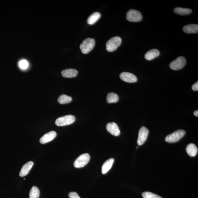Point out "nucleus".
Here are the masks:
<instances>
[{"label":"nucleus","mask_w":198,"mask_h":198,"mask_svg":"<svg viewBox=\"0 0 198 198\" xmlns=\"http://www.w3.org/2000/svg\"><path fill=\"white\" fill-rule=\"evenodd\" d=\"M94 39L88 38L85 39L80 46V49L83 54H87L92 50L95 45Z\"/></svg>","instance_id":"1"},{"label":"nucleus","mask_w":198,"mask_h":198,"mask_svg":"<svg viewBox=\"0 0 198 198\" xmlns=\"http://www.w3.org/2000/svg\"><path fill=\"white\" fill-rule=\"evenodd\" d=\"M122 42V39L120 37L116 36L112 37L106 43L107 50L110 52L115 51L120 46Z\"/></svg>","instance_id":"2"},{"label":"nucleus","mask_w":198,"mask_h":198,"mask_svg":"<svg viewBox=\"0 0 198 198\" xmlns=\"http://www.w3.org/2000/svg\"><path fill=\"white\" fill-rule=\"evenodd\" d=\"M76 120L75 116L68 115L61 117L56 119L55 123L57 126H64L72 124Z\"/></svg>","instance_id":"3"},{"label":"nucleus","mask_w":198,"mask_h":198,"mask_svg":"<svg viewBox=\"0 0 198 198\" xmlns=\"http://www.w3.org/2000/svg\"><path fill=\"white\" fill-rule=\"evenodd\" d=\"M184 130H177L165 137V141L168 143L177 142L183 138L185 134Z\"/></svg>","instance_id":"4"},{"label":"nucleus","mask_w":198,"mask_h":198,"mask_svg":"<svg viewBox=\"0 0 198 198\" xmlns=\"http://www.w3.org/2000/svg\"><path fill=\"white\" fill-rule=\"evenodd\" d=\"M143 16L141 12L134 9L130 10L126 15V19L132 22H138L142 20Z\"/></svg>","instance_id":"5"},{"label":"nucleus","mask_w":198,"mask_h":198,"mask_svg":"<svg viewBox=\"0 0 198 198\" xmlns=\"http://www.w3.org/2000/svg\"><path fill=\"white\" fill-rule=\"evenodd\" d=\"M90 157L88 153H85L80 155L75 160L74 163V167L76 168H81L85 167L90 161Z\"/></svg>","instance_id":"6"},{"label":"nucleus","mask_w":198,"mask_h":198,"mask_svg":"<svg viewBox=\"0 0 198 198\" xmlns=\"http://www.w3.org/2000/svg\"><path fill=\"white\" fill-rule=\"evenodd\" d=\"M186 63V58L184 57L180 56L170 63L169 67L173 70H179L183 68Z\"/></svg>","instance_id":"7"},{"label":"nucleus","mask_w":198,"mask_h":198,"mask_svg":"<svg viewBox=\"0 0 198 198\" xmlns=\"http://www.w3.org/2000/svg\"><path fill=\"white\" fill-rule=\"evenodd\" d=\"M149 134V131L147 128L142 127L141 128L139 132L137 144L139 146L142 145L147 141L148 135Z\"/></svg>","instance_id":"8"},{"label":"nucleus","mask_w":198,"mask_h":198,"mask_svg":"<svg viewBox=\"0 0 198 198\" xmlns=\"http://www.w3.org/2000/svg\"><path fill=\"white\" fill-rule=\"evenodd\" d=\"M120 77L123 81L129 83L136 82L138 80L136 76L130 72H122L120 74Z\"/></svg>","instance_id":"9"},{"label":"nucleus","mask_w":198,"mask_h":198,"mask_svg":"<svg viewBox=\"0 0 198 198\" xmlns=\"http://www.w3.org/2000/svg\"><path fill=\"white\" fill-rule=\"evenodd\" d=\"M107 130L112 135L118 136L120 135V131L117 124L114 122H110L107 124Z\"/></svg>","instance_id":"10"},{"label":"nucleus","mask_w":198,"mask_h":198,"mask_svg":"<svg viewBox=\"0 0 198 198\" xmlns=\"http://www.w3.org/2000/svg\"><path fill=\"white\" fill-rule=\"evenodd\" d=\"M56 136L57 133L56 132L53 131H50L46 133L40 138V142L42 144L47 143L54 140Z\"/></svg>","instance_id":"11"},{"label":"nucleus","mask_w":198,"mask_h":198,"mask_svg":"<svg viewBox=\"0 0 198 198\" xmlns=\"http://www.w3.org/2000/svg\"><path fill=\"white\" fill-rule=\"evenodd\" d=\"M33 165V162L30 161L25 164L23 166L19 172V176L21 177H24L29 173V172Z\"/></svg>","instance_id":"12"},{"label":"nucleus","mask_w":198,"mask_h":198,"mask_svg":"<svg viewBox=\"0 0 198 198\" xmlns=\"http://www.w3.org/2000/svg\"><path fill=\"white\" fill-rule=\"evenodd\" d=\"M114 161L115 160L113 158H110L103 164L102 167V173L103 174H106L110 170L113 165Z\"/></svg>","instance_id":"13"},{"label":"nucleus","mask_w":198,"mask_h":198,"mask_svg":"<svg viewBox=\"0 0 198 198\" xmlns=\"http://www.w3.org/2000/svg\"><path fill=\"white\" fill-rule=\"evenodd\" d=\"M78 71L74 69H68L63 70L61 72L62 76L65 78H73L77 75Z\"/></svg>","instance_id":"14"},{"label":"nucleus","mask_w":198,"mask_h":198,"mask_svg":"<svg viewBox=\"0 0 198 198\" xmlns=\"http://www.w3.org/2000/svg\"><path fill=\"white\" fill-rule=\"evenodd\" d=\"M160 54V51L158 50L153 49L150 50L146 53L144 58L147 60L151 61L159 56Z\"/></svg>","instance_id":"15"},{"label":"nucleus","mask_w":198,"mask_h":198,"mask_svg":"<svg viewBox=\"0 0 198 198\" xmlns=\"http://www.w3.org/2000/svg\"><path fill=\"white\" fill-rule=\"evenodd\" d=\"M183 31L188 34L196 33L198 32L197 24H189L185 26L183 28Z\"/></svg>","instance_id":"16"},{"label":"nucleus","mask_w":198,"mask_h":198,"mask_svg":"<svg viewBox=\"0 0 198 198\" xmlns=\"http://www.w3.org/2000/svg\"><path fill=\"white\" fill-rule=\"evenodd\" d=\"M186 151L187 153L191 157L195 156L198 152V149L195 144H190L186 147Z\"/></svg>","instance_id":"17"},{"label":"nucleus","mask_w":198,"mask_h":198,"mask_svg":"<svg viewBox=\"0 0 198 198\" xmlns=\"http://www.w3.org/2000/svg\"><path fill=\"white\" fill-rule=\"evenodd\" d=\"M101 16V15L99 12H94L87 19V23L89 25H93L100 18Z\"/></svg>","instance_id":"18"},{"label":"nucleus","mask_w":198,"mask_h":198,"mask_svg":"<svg viewBox=\"0 0 198 198\" xmlns=\"http://www.w3.org/2000/svg\"><path fill=\"white\" fill-rule=\"evenodd\" d=\"M174 11L175 13L178 14V15L185 16L189 15L191 13L192 10L190 9L178 7V8L174 9Z\"/></svg>","instance_id":"19"},{"label":"nucleus","mask_w":198,"mask_h":198,"mask_svg":"<svg viewBox=\"0 0 198 198\" xmlns=\"http://www.w3.org/2000/svg\"><path fill=\"white\" fill-rule=\"evenodd\" d=\"M72 100V98L68 96L62 94L58 99V101L60 104H67L71 102Z\"/></svg>","instance_id":"20"},{"label":"nucleus","mask_w":198,"mask_h":198,"mask_svg":"<svg viewBox=\"0 0 198 198\" xmlns=\"http://www.w3.org/2000/svg\"><path fill=\"white\" fill-rule=\"evenodd\" d=\"M106 99L108 103H116L119 101V97L117 94L110 92L108 94Z\"/></svg>","instance_id":"21"},{"label":"nucleus","mask_w":198,"mask_h":198,"mask_svg":"<svg viewBox=\"0 0 198 198\" xmlns=\"http://www.w3.org/2000/svg\"><path fill=\"white\" fill-rule=\"evenodd\" d=\"M40 196V190L37 187H32L30 192V198H39Z\"/></svg>","instance_id":"22"},{"label":"nucleus","mask_w":198,"mask_h":198,"mask_svg":"<svg viewBox=\"0 0 198 198\" xmlns=\"http://www.w3.org/2000/svg\"><path fill=\"white\" fill-rule=\"evenodd\" d=\"M142 196L144 198H163L159 196L150 192L143 193Z\"/></svg>","instance_id":"23"},{"label":"nucleus","mask_w":198,"mask_h":198,"mask_svg":"<svg viewBox=\"0 0 198 198\" xmlns=\"http://www.w3.org/2000/svg\"><path fill=\"white\" fill-rule=\"evenodd\" d=\"M19 65L21 69L25 70L28 68L29 63L26 60H23L19 62Z\"/></svg>","instance_id":"24"},{"label":"nucleus","mask_w":198,"mask_h":198,"mask_svg":"<svg viewBox=\"0 0 198 198\" xmlns=\"http://www.w3.org/2000/svg\"><path fill=\"white\" fill-rule=\"evenodd\" d=\"M69 198H81L75 192H71L69 194Z\"/></svg>","instance_id":"25"},{"label":"nucleus","mask_w":198,"mask_h":198,"mask_svg":"<svg viewBox=\"0 0 198 198\" xmlns=\"http://www.w3.org/2000/svg\"><path fill=\"white\" fill-rule=\"evenodd\" d=\"M192 90L194 91H197L198 90V82H197L195 84L192 85Z\"/></svg>","instance_id":"26"},{"label":"nucleus","mask_w":198,"mask_h":198,"mask_svg":"<svg viewBox=\"0 0 198 198\" xmlns=\"http://www.w3.org/2000/svg\"><path fill=\"white\" fill-rule=\"evenodd\" d=\"M194 115L198 117V111L197 110H196L194 112Z\"/></svg>","instance_id":"27"}]
</instances>
